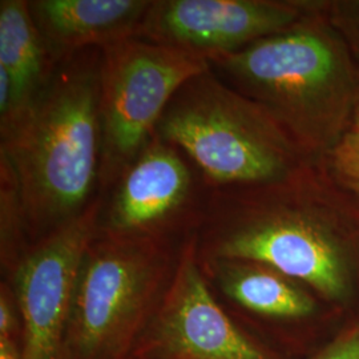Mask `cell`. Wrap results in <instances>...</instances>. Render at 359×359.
I'll use <instances>...</instances> for the list:
<instances>
[{"label": "cell", "mask_w": 359, "mask_h": 359, "mask_svg": "<svg viewBox=\"0 0 359 359\" xmlns=\"http://www.w3.org/2000/svg\"><path fill=\"white\" fill-rule=\"evenodd\" d=\"M310 176L305 168L277 184L210 189L191 233L197 256L265 264L359 320V231L325 209Z\"/></svg>", "instance_id": "obj_1"}, {"label": "cell", "mask_w": 359, "mask_h": 359, "mask_svg": "<svg viewBox=\"0 0 359 359\" xmlns=\"http://www.w3.org/2000/svg\"><path fill=\"white\" fill-rule=\"evenodd\" d=\"M100 50L55 65L32 105L1 136L32 243L79 217L99 185Z\"/></svg>", "instance_id": "obj_2"}, {"label": "cell", "mask_w": 359, "mask_h": 359, "mask_svg": "<svg viewBox=\"0 0 359 359\" xmlns=\"http://www.w3.org/2000/svg\"><path fill=\"white\" fill-rule=\"evenodd\" d=\"M208 62L229 87L265 108L306 157L333 151L353 123L358 69L317 1H309V13L290 29Z\"/></svg>", "instance_id": "obj_3"}, {"label": "cell", "mask_w": 359, "mask_h": 359, "mask_svg": "<svg viewBox=\"0 0 359 359\" xmlns=\"http://www.w3.org/2000/svg\"><path fill=\"white\" fill-rule=\"evenodd\" d=\"M156 133L192 161L209 189L277 184L308 168L278 121L212 68L177 90Z\"/></svg>", "instance_id": "obj_4"}, {"label": "cell", "mask_w": 359, "mask_h": 359, "mask_svg": "<svg viewBox=\"0 0 359 359\" xmlns=\"http://www.w3.org/2000/svg\"><path fill=\"white\" fill-rule=\"evenodd\" d=\"M173 240L97 231L79 273L62 359L130 357L175 276L181 245Z\"/></svg>", "instance_id": "obj_5"}, {"label": "cell", "mask_w": 359, "mask_h": 359, "mask_svg": "<svg viewBox=\"0 0 359 359\" xmlns=\"http://www.w3.org/2000/svg\"><path fill=\"white\" fill-rule=\"evenodd\" d=\"M208 69L201 55L139 38L100 50V189L115 187L154 139L177 90Z\"/></svg>", "instance_id": "obj_6"}, {"label": "cell", "mask_w": 359, "mask_h": 359, "mask_svg": "<svg viewBox=\"0 0 359 359\" xmlns=\"http://www.w3.org/2000/svg\"><path fill=\"white\" fill-rule=\"evenodd\" d=\"M128 359L294 358L252 333L218 301L188 234L167 293Z\"/></svg>", "instance_id": "obj_7"}, {"label": "cell", "mask_w": 359, "mask_h": 359, "mask_svg": "<svg viewBox=\"0 0 359 359\" xmlns=\"http://www.w3.org/2000/svg\"><path fill=\"white\" fill-rule=\"evenodd\" d=\"M198 262L212 289L236 310L234 317L292 358L308 359L348 322L306 285L265 264L231 258Z\"/></svg>", "instance_id": "obj_8"}, {"label": "cell", "mask_w": 359, "mask_h": 359, "mask_svg": "<svg viewBox=\"0 0 359 359\" xmlns=\"http://www.w3.org/2000/svg\"><path fill=\"white\" fill-rule=\"evenodd\" d=\"M102 208L95 198L79 217L29 245L7 274L22 320V359H62L79 273Z\"/></svg>", "instance_id": "obj_9"}, {"label": "cell", "mask_w": 359, "mask_h": 359, "mask_svg": "<svg viewBox=\"0 0 359 359\" xmlns=\"http://www.w3.org/2000/svg\"><path fill=\"white\" fill-rule=\"evenodd\" d=\"M102 208L99 231L117 236L164 237L191 234L198 226L208 196L182 152L158 133L117 180Z\"/></svg>", "instance_id": "obj_10"}, {"label": "cell", "mask_w": 359, "mask_h": 359, "mask_svg": "<svg viewBox=\"0 0 359 359\" xmlns=\"http://www.w3.org/2000/svg\"><path fill=\"white\" fill-rule=\"evenodd\" d=\"M308 13L309 1L154 0L136 38L209 60L285 32Z\"/></svg>", "instance_id": "obj_11"}, {"label": "cell", "mask_w": 359, "mask_h": 359, "mask_svg": "<svg viewBox=\"0 0 359 359\" xmlns=\"http://www.w3.org/2000/svg\"><path fill=\"white\" fill-rule=\"evenodd\" d=\"M149 0H34L29 10L52 63L136 38Z\"/></svg>", "instance_id": "obj_12"}, {"label": "cell", "mask_w": 359, "mask_h": 359, "mask_svg": "<svg viewBox=\"0 0 359 359\" xmlns=\"http://www.w3.org/2000/svg\"><path fill=\"white\" fill-rule=\"evenodd\" d=\"M29 10V1H0V69L11 83V108L0 121L4 135L35 102L55 68Z\"/></svg>", "instance_id": "obj_13"}, {"label": "cell", "mask_w": 359, "mask_h": 359, "mask_svg": "<svg viewBox=\"0 0 359 359\" xmlns=\"http://www.w3.org/2000/svg\"><path fill=\"white\" fill-rule=\"evenodd\" d=\"M0 250L7 276L31 245L19 188L8 163L0 157Z\"/></svg>", "instance_id": "obj_14"}, {"label": "cell", "mask_w": 359, "mask_h": 359, "mask_svg": "<svg viewBox=\"0 0 359 359\" xmlns=\"http://www.w3.org/2000/svg\"><path fill=\"white\" fill-rule=\"evenodd\" d=\"M318 11L346 44L347 50L359 59V0L317 1Z\"/></svg>", "instance_id": "obj_15"}, {"label": "cell", "mask_w": 359, "mask_h": 359, "mask_svg": "<svg viewBox=\"0 0 359 359\" xmlns=\"http://www.w3.org/2000/svg\"><path fill=\"white\" fill-rule=\"evenodd\" d=\"M308 359H359V320L347 322Z\"/></svg>", "instance_id": "obj_16"}, {"label": "cell", "mask_w": 359, "mask_h": 359, "mask_svg": "<svg viewBox=\"0 0 359 359\" xmlns=\"http://www.w3.org/2000/svg\"><path fill=\"white\" fill-rule=\"evenodd\" d=\"M332 154L334 167L344 179L359 181V128L350 127Z\"/></svg>", "instance_id": "obj_17"}, {"label": "cell", "mask_w": 359, "mask_h": 359, "mask_svg": "<svg viewBox=\"0 0 359 359\" xmlns=\"http://www.w3.org/2000/svg\"><path fill=\"white\" fill-rule=\"evenodd\" d=\"M18 338L22 341V320L13 289L3 281L0 285V339Z\"/></svg>", "instance_id": "obj_18"}, {"label": "cell", "mask_w": 359, "mask_h": 359, "mask_svg": "<svg viewBox=\"0 0 359 359\" xmlns=\"http://www.w3.org/2000/svg\"><path fill=\"white\" fill-rule=\"evenodd\" d=\"M0 359H22V341L18 338L0 339Z\"/></svg>", "instance_id": "obj_19"}, {"label": "cell", "mask_w": 359, "mask_h": 359, "mask_svg": "<svg viewBox=\"0 0 359 359\" xmlns=\"http://www.w3.org/2000/svg\"><path fill=\"white\" fill-rule=\"evenodd\" d=\"M346 187H348L353 192L359 196V181L358 180H345Z\"/></svg>", "instance_id": "obj_20"}, {"label": "cell", "mask_w": 359, "mask_h": 359, "mask_svg": "<svg viewBox=\"0 0 359 359\" xmlns=\"http://www.w3.org/2000/svg\"><path fill=\"white\" fill-rule=\"evenodd\" d=\"M351 127H357V128H359V96L358 102H357V105H355L354 116H353V124H351Z\"/></svg>", "instance_id": "obj_21"}]
</instances>
